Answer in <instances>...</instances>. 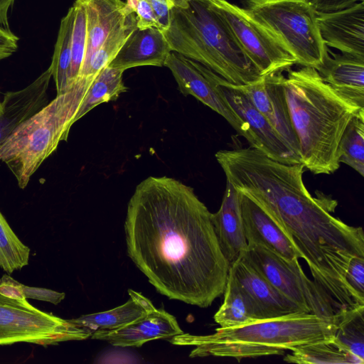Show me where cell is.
I'll return each instance as SVG.
<instances>
[{"label":"cell","mask_w":364,"mask_h":364,"mask_svg":"<svg viewBox=\"0 0 364 364\" xmlns=\"http://www.w3.org/2000/svg\"><path fill=\"white\" fill-rule=\"evenodd\" d=\"M23 289L26 299L47 301L55 305L60 303L65 296L63 292L46 288L29 287L23 284Z\"/></svg>","instance_id":"obj_33"},{"label":"cell","mask_w":364,"mask_h":364,"mask_svg":"<svg viewBox=\"0 0 364 364\" xmlns=\"http://www.w3.org/2000/svg\"><path fill=\"white\" fill-rule=\"evenodd\" d=\"M336 328V314L324 317L303 313L258 321L233 328H218L210 335L181 333L171 338L177 346H192L191 358H243L284 355L286 350L332 340Z\"/></svg>","instance_id":"obj_4"},{"label":"cell","mask_w":364,"mask_h":364,"mask_svg":"<svg viewBox=\"0 0 364 364\" xmlns=\"http://www.w3.org/2000/svg\"><path fill=\"white\" fill-rule=\"evenodd\" d=\"M124 230L129 257L161 294L206 308L224 293L230 263L192 187L168 176L143 180Z\"/></svg>","instance_id":"obj_1"},{"label":"cell","mask_w":364,"mask_h":364,"mask_svg":"<svg viewBox=\"0 0 364 364\" xmlns=\"http://www.w3.org/2000/svg\"><path fill=\"white\" fill-rule=\"evenodd\" d=\"M125 3L136 16V28H156L160 30L154 11L146 0H126Z\"/></svg>","instance_id":"obj_32"},{"label":"cell","mask_w":364,"mask_h":364,"mask_svg":"<svg viewBox=\"0 0 364 364\" xmlns=\"http://www.w3.org/2000/svg\"><path fill=\"white\" fill-rule=\"evenodd\" d=\"M164 33L171 51L199 63L233 85H247L262 77L208 0H176Z\"/></svg>","instance_id":"obj_5"},{"label":"cell","mask_w":364,"mask_h":364,"mask_svg":"<svg viewBox=\"0 0 364 364\" xmlns=\"http://www.w3.org/2000/svg\"><path fill=\"white\" fill-rule=\"evenodd\" d=\"M171 52L161 31L156 28H136L108 66L123 70L144 65L162 67Z\"/></svg>","instance_id":"obj_20"},{"label":"cell","mask_w":364,"mask_h":364,"mask_svg":"<svg viewBox=\"0 0 364 364\" xmlns=\"http://www.w3.org/2000/svg\"><path fill=\"white\" fill-rule=\"evenodd\" d=\"M333 340L343 348L364 360V305H357L336 314Z\"/></svg>","instance_id":"obj_27"},{"label":"cell","mask_w":364,"mask_h":364,"mask_svg":"<svg viewBox=\"0 0 364 364\" xmlns=\"http://www.w3.org/2000/svg\"><path fill=\"white\" fill-rule=\"evenodd\" d=\"M73 6L75 9V16L69 72L70 86H72L78 77L85 56L87 36L86 12L83 2L82 0H75Z\"/></svg>","instance_id":"obj_30"},{"label":"cell","mask_w":364,"mask_h":364,"mask_svg":"<svg viewBox=\"0 0 364 364\" xmlns=\"http://www.w3.org/2000/svg\"><path fill=\"white\" fill-rule=\"evenodd\" d=\"M90 330L41 311L27 301L0 294V345L29 343L43 346L85 340Z\"/></svg>","instance_id":"obj_9"},{"label":"cell","mask_w":364,"mask_h":364,"mask_svg":"<svg viewBox=\"0 0 364 364\" xmlns=\"http://www.w3.org/2000/svg\"><path fill=\"white\" fill-rule=\"evenodd\" d=\"M284 360L298 364H363L364 362L343 348L333 339L295 348L284 356Z\"/></svg>","instance_id":"obj_25"},{"label":"cell","mask_w":364,"mask_h":364,"mask_svg":"<svg viewBox=\"0 0 364 364\" xmlns=\"http://www.w3.org/2000/svg\"><path fill=\"white\" fill-rule=\"evenodd\" d=\"M30 249L13 231L0 212V267L9 274L28 264Z\"/></svg>","instance_id":"obj_29"},{"label":"cell","mask_w":364,"mask_h":364,"mask_svg":"<svg viewBox=\"0 0 364 364\" xmlns=\"http://www.w3.org/2000/svg\"><path fill=\"white\" fill-rule=\"evenodd\" d=\"M23 285L9 274H4L0 278V294L11 299H27L23 294Z\"/></svg>","instance_id":"obj_35"},{"label":"cell","mask_w":364,"mask_h":364,"mask_svg":"<svg viewBox=\"0 0 364 364\" xmlns=\"http://www.w3.org/2000/svg\"><path fill=\"white\" fill-rule=\"evenodd\" d=\"M215 81L231 107L251 131L256 141L255 149L269 158L283 164L301 163L300 157L284 142L238 85L228 82L217 74Z\"/></svg>","instance_id":"obj_12"},{"label":"cell","mask_w":364,"mask_h":364,"mask_svg":"<svg viewBox=\"0 0 364 364\" xmlns=\"http://www.w3.org/2000/svg\"><path fill=\"white\" fill-rule=\"evenodd\" d=\"M183 333L173 315L163 309L155 308L123 327L114 330H97L90 337L117 347H141L149 341L171 338Z\"/></svg>","instance_id":"obj_16"},{"label":"cell","mask_w":364,"mask_h":364,"mask_svg":"<svg viewBox=\"0 0 364 364\" xmlns=\"http://www.w3.org/2000/svg\"><path fill=\"white\" fill-rule=\"evenodd\" d=\"M265 279L306 313L331 317L334 301L304 272L298 259H287L260 245H250L241 255Z\"/></svg>","instance_id":"obj_8"},{"label":"cell","mask_w":364,"mask_h":364,"mask_svg":"<svg viewBox=\"0 0 364 364\" xmlns=\"http://www.w3.org/2000/svg\"><path fill=\"white\" fill-rule=\"evenodd\" d=\"M229 271L250 299L259 321L306 313L274 288L242 255L230 264Z\"/></svg>","instance_id":"obj_14"},{"label":"cell","mask_w":364,"mask_h":364,"mask_svg":"<svg viewBox=\"0 0 364 364\" xmlns=\"http://www.w3.org/2000/svg\"><path fill=\"white\" fill-rule=\"evenodd\" d=\"M211 221L220 250L230 264L247 249L239 192L226 181L219 210L211 213Z\"/></svg>","instance_id":"obj_19"},{"label":"cell","mask_w":364,"mask_h":364,"mask_svg":"<svg viewBox=\"0 0 364 364\" xmlns=\"http://www.w3.org/2000/svg\"><path fill=\"white\" fill-rule=\"evenodd\" d=\"M284 87L301 163L314 174L333 173L340 165L341 136L364 108L340 95L311 67L289 70Z\"/></svg>","instance_id":"obj_3"},{"label":"cell","mask_w":364,"mask_h":364,"mask_svg":"<svg viewBox=\"0 0 364 364\" xmlns=\"http://www.w3.org/2000/svg\"><path fill=\"white\" fill-rule=\"evenodd\" d=\"M129 299L122 305L112 309L68 319L80 327L92 333L97 330H114L123 327L147 314L156 307L141 293L128 290Z\"/></svg>","instance_id":"obj_22"},{"label":"cell","mask_w":364,"mask_h":364,"mask_svg":"<svg viewBox=\"0 0 364 364\" xmlns=\"http://www.w3.org/2000/svg\"><path fill=\"white\" fill-rule=\"evenodd\" d=\"M157 17L160 30L164 33L168 28L171 19V12L176 0H146Z\"/></svg>","instance_id":"obj_34"},{"label":"cell","mask_w":364,"mask_h":364,"mask_svg":"<svg viewBox=\"0 0 364 364\" xmlns=\"http://www.w3.org/2000/svg\"><path fill=\"white\" fill-rule=\"evenodd\" d=\"M302 163L283 164L266 158L255 165L241 185L286 232L309 265L314 282L334 301L338 311L357 306L345 282L350 260L364 257V233L332 215L337 201L313 197L303 181Z\"/></svg>","instance_id":"obj_2"},{"label":"cell","mask_w":364,"mask_h":364,"mask_svg":"<svg viewBox=\"0 0 364 364\" xmlns=\"http://www.w3.org/2000/svg\"><path fill=\"white\" fill-rule=\"evenodd\" d=\"M92 81L77 79L67 91L23 122L0 145V161L7 165L21 188L26 187L32 175L59 143L67 140Z\"/></svg>","instance_id":"obj_6"},{"label":"cell","mask_w":364,"mask_h":364,"mask_svg":"<svg viewBox=\"0 0 364 364\" xmlns=\"http://www.w3.org/2000/svg\"><path fill=\"white\" fill-rule=\"evenodd\" d=\"M164 66L171 70L183 95L193 96L218 113L251 147L256 148V141L249 127L235 113L217 85L216 73L174 51L168 54Z\"/></svg>","instance_id":"obj_11"},{"label":"cell","mask_w":364,"mask_h":364,"mask_svg":"<svg viewBox=\"0 0 364 364\" xmlns=\"http://www.w3.org/2000/svg\"><path fill=\"white\" fill-rule=\"evenodd\" d=\"M333 90L356 106L364 108V58L328 53L316 69Z\"/></svg>","instance_id":"obj_21"},{"label":"cell","mask_w":364,"mask_h":364,"mask_svg":"<svg viewBox=\"0 0 364 364\" xmlns=\"http://www.w3.org/2000/svg\"><path fill=\"white\" fill-rule=\"evenodd\" d=\"M225 22L236 43L262 77L296 64L275 37L246 9L227 0H208Z\"/></svg>","instance_id":"obj_10"},{"label":"cell","mask_w":364,"mask_h":364,"mask_svg":"<svg viewBox=\"0 0 364 364\" xmlns=\"http://www.w3.org/2000/svg\"><path fill=\"white\" fill-rule=\"evenodd\" d=\"M18 39L10 29L0 26V60L10 57L18 50Z\"/></svg>","instance_id":"obj_36"},{"label":"cell","mask_w":364,"mask_h":364,"mask_svg":"<svg viewBox=\"0 0 364 364\" xmlns=\"http://www.w3.org/2000/svg\"><path fill=\"white\" fill-rule=\"evenodd\" d=\"M245 235L250 245H260L289 259L301 258L286 232L257 203L239 192Z\"/></svg>","instance_id":"obj_17"},{"label":"cell","mask_w":364,"mask_h":364,"mask_svg":"<svg viewBox=\"0 0 364 364\" xmlns=\"http://www.w3.org/2000/svg\"><path fill=\"white\" fill-rule=\"evenodd\" d=\"M224 300L214 315L221 328L238 327L258 321L255 307L247 294L229 271Z\"/></svg>","instance_id":"obj_23"},{"label":"cell","mask_w":364,"mask_h":364,"mask_svg":"<svg viewBox=\"0 0 364 364\" xmlns=\"http://www.w3.org/2000/svg\"><path fill=\"white\" fill-rule=\"evenodd\" d=\"M364 0H311L317 12L338 11Z\"/></svg>","instance_id":"obj_37"},{"label":"cell","mask_w":364,"mask_h":364,"mask_svg":"<svg viewBox=\"0 0 364 364\" xmlns=\"http://www.w3.org/2000/svg\"><path fill=\"white\" fill-rule=\"evenodd\" d=\"M345 282L355 304L364 305V257L356 256L350 260Z\"/></svg>","instance_id":"obj_31"},{"label":"cell","mask_w":364,"mask_h":364,"mask_svg":"<svg viewBox=\"0 0 364 364\" xmlns=\"http://www.w3.org/2000/svg\"><path fill=\"white\" fill-rule=\"evenodd\" d=\"M246 9L294 58L316 69L328 50L319 30L318 12L310 0H247Z\"/></svg>","instance_id":"obj_7"},{"label":"cell","mask_w":364,"mask_h":364,"mask_svg":"<svg viewBox=\"0 0 364 364\" xmlns=\"http://www.w3.org/2000/svg\"><path fill=\"white\" fill-rule=\"evenodd\" d=\"M284 78L282 72H279L263 76L250 84L238 86L284 142L300 157L299 142L286 100Z\"/></svg>","instance_id":"obj_13"},{"label":"cell","mask_w":364,"mask_h":364,"mask_svg":"<svg viewBox=\"0 0 364 364\" xmlns=\"http://www.w3.org/2000/svg\"><path fill=\"white\" fill-rule=\"evenodd\" d=\"M74 16L75 9L72 6L60 21L54 53L49 66L55 84L57 95L65 92L71 87L69 84V72Z\"/></svg>","instance_id":"obj_26"},{"label":"cell","mask_w":364,"mask_h":364,"mask_svg":"<svg viewBox=\"0 0 364 364\" xmlns=\"http://www.w3.org/2000/svg\"><path fill=\"white\" fill-rule=\"evenodd\" d=\"M1 110V102L0 101V112Z\"/></svg>","instance_id":"obj_39"},{"label":"cell","mask_w":364,"mask_h":364,"mask_svg":"<svg viewBox=\"0 0 364 364\" xmlns=\"http://www.w3.org/2000/svg\"><path fill=\"white\" fill-rule=\"evenodd\" d=\"M339 162L364 176V110L354 114L339 142Z\"/></svg>","instance_id":"obj_28"},{"label":"cell","mask_w":364,"mask_h":364,"mask_svg":"<svg viewBox=\"0 0 364 364\" xmlns=\"http://www.w3.org/2000/svg\"><path fill=\"white\" fill-rule=\"evenodd\" d=\"M124 70L107 66L95 77L88 87L74 118V123L96 106L117 100L128 87L123 82Z\"/></svg>","instance_id":"obj_24"},{"label":"cell","mask_w":364,"mask_h":364,"mask_svg":"<svg viewBox=\"0 0 364 364\" xmlns=\"http://www.w3.org/2000/svg\"><path fill=\"white\" fill-rule=\"evenodd\" d=\"M321 37L341 53L364 58V1L329 12H318Z\"/></svg>","instance_id":"obj_15"},{"label":"cell","mask_w":364,"mask_h":364,"mask_svg":"<svg viewBox=\"0 0 364 364\" xmlns=\"http://www.w3.org/2000/svg\"><path fill=\"white\" fill-rule=\"evenodd\" d=\"M15 0H0V24L2 27L9 29L8 12L13 6Z\"/></svg>","instance_id":"obj_38"},{"label":"cell","mask_w":364,"mask_h":364,"mask_svg":"<svg viewBox=\"0 0 364 364\" xmlns=\"http://www.w3.org/2000/svg\"><path fill=\"white\" fill-rule=\"evenodd\" d=\"M51 77L48 68L26 87L4 94L0 112V145L23 122L48 103Z\"/></svg>","instance_id":"obj_18"}]
</instances>
